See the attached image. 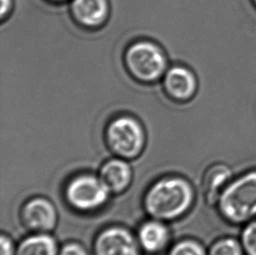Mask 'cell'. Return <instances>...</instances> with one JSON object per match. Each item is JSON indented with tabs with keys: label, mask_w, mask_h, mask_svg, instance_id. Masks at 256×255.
I'll list each match as a JSON object with an SVG mask.
<instances>
[{
	"label": "cell",
	"mask_w": 256,
	"mask_h": 255,
	"mask_svg": "<svg viewBox=\"0 0 256 255\" xmlns=\"http://www.w3.org/2000/svg\"><path fill=\"white\" fill-rule=\"evenodd\" d=\"M194 192L186 180L167 178L150 188L144 206L152 217L158 220H170L184 214L192 204Z\"/></svg>",
	"instance_id": "1"
},
{
	"label": "cell",
	"mask_w": 256,
	"mask_h": 255,
	"mask_svg": "<svg viewBox=\"0 0 256 255\" xmlns=\"http://www.w3.org/2000/svg\"><path fill=\"white\" fill-rule=\"evenodd\" d=\"M128 74L141 83H154L167 71V58L163 49L155 42L141 40L126 48L124 56Z\"/></svg>",
	"instance_id": "2"
},
{
	"label": "cell",
	"mask_w": 256,
	"mask_h": 255,
	"mask_svg": "<svg viewBox=\"0 0 256 255\" xmlns=\"http://www.w3.org/2000/svg\"><path fill=\"white\" fill-rule=\"evenodd\" d=\"M105 138L108 146L116 155L122 158H134L144 147L146 132L136 118L121 114L108 122Z\"/></svg>",
	"instance_id": "3"
},
{
	"label": "cell",
	"mask_w": 256,
	"mask_h": 255,
	"mask_svg": "<svg viewBox=\"0 0 256 255\" xmlns=\"http://www.w3.org/2000/svg\"><path fill=\"white\" fill-rule=\"evenodd\" d=\"M222 214L232 222H244L256 215V172L230 184L220 198Z\"/></svg>",
	"instance_id": "4"
},
{
	"label": "cell",
	"mask_w": 256,
	"mask_h": 255,
	"mask_svg": "<svg viewBox=\"0 0 256 255\" xmlns=\"http://www.w3.org/2000/svg\"><path fill=\"white\" fill-rule=\"evenodd\" d=\"M110 190L100 178L82 175L70 181L66 188V198L71 206L84 212L96 210L108 198Z\"/></svg>",
	"instance_id": "5"
},
{
	"label": "cell",
	"mask_w": 256,
	"mask_h": 255,
	"mask_svg": "<svg viewBox=\"0 0 256 255\" xmlns=\"http://www.w3.org/2000/svg\"><path fill=\"white\" fill-rule=\"evenodd\" d=\"M96 255H139L135 238L124 228H111L102 232L94 242Z\"/></svg>",
	"instance_id": "6"
},
{
	"label": "cell",
	"mask_w": 256,
	"mask_h": 255,
	"mask_svg": "<svg viewBox=\"0 0 256 255\" xmlns=\"http://www.w3.org/2000/svg\"><path fill=\"white\" fill-rule=\"evenodd\" d=\"M70 14L80 26L96 29L102 26L108 18V0H72Z\"/></svg>",
	"instance_id": "7"
},
{
	"label": "cell",
	"mask_w": 256,
	"mask_h": 255,
	"mask_svg": "<svg viewBox=\"0 0 256 255\" xmlns=\"http://www.w3.org/2000/svg\"><path fill=\"white\" fill-rule=\"evenodd\" d=\"M163 88L170 99L184 102L194 96L197 88V80L190 69L182 66H174L167 69L163 76Z\"/></svg>",
	"instance_id": "8"
},
{
	"label": "cell",
	"mask_w": 256,
	"mask_h": 255,
	"mask_svg": "<svg viewBox=\"0 0 256 255\" xmlns=\"http://www.w3.org/2000/svg\"><path fill=\"white\" fill-rule=\"evenodd\" d=\"M24 224L34 231H51L57 222V212L52 204L42 198L29 201L22 210Z\"/></svg>",
	"instance_id": "9"
},
{
	"label": "cell",
	"mask_w": 256,
	"mask_h": 255,
	"mask_svg": "<svg viewBox=\"0 0 256 255\" xmlns=\"http://www.w3.org/2000/svg\"><path fill=\"white\" fill-rule=\"evenodd\" d=\"M132 172L127 162L113 159L106 162L100 170V180L110 192H121L132 181Z\"/></svg>",
	"instance_id": "10"
},
{
	"label": "cell",
	"mask_w": 256,
	"mask_h": 255,
	"mask_svg": "<svg viewBox=\"0 0 256 255\" xmlns=\"http://www.w3.org/2000/svg\"><path fill=\"white\" fill-rule=\"evenodd\" d=\"M139 242L144 250L158 252L163 250L169 242V231L158 221H149L139 230Z\"/></svg>",
	"instance_id": "11"
},
{
	"label": "cell",
	"mask_w": 256,
	"mask_h": 255,
	"mask_svg": "<svg viewBox=\"0 0 256 255\" xmlns=\"http://www.w3.org/2000/svg\"><path fill=\"white\" fill-rule=\"evenodd\" d=\"M16 255H57V245L49 235H34L21 242Z\"/></svg>",
	"instance_id": "12"
},
{
	"label": "cell",
	"mask_w": 256,
	"mask_h": 255,
	"mask_svg": "<svg viewBox=\"0 0 256 255\" xmlns=\"http://www.w3.org/2000/svg\"><path fill=\"white\" fill-rule=\"evenodd\" d=\"M231 178V170L228 166H217L212 167L204 178V195L209 204H214L218 200L222 186Z\"/></svg>",
	"instance_id": "13"
},
{
	"label": "cell",
	"mask_w": 256,
	"mask_h": 255,
	"mask_svg": "<svg viewBox=\"0 0 256 255\" xmlns=\"http://www.w3.org/2000/svg\"><path fill=\"white\" fill-rule=\"evenodd\" d=\"M210 255H242V251L236 240L225 238L212 246Z\"/></svg>",
	"instance_id": "14"
},
{
	"label": "cell",
	"mask_w": 256,
	"mask_h": 255,
	"mask_svg": "<svg viewBox=\"0 0 256 255\" xmlns=\"http://www.w3.org/2000/svg\"><path fill=\"white\" fill-rule=\"evenodd\" d=\"M169 255H206L200 244L192 240H184L178 243L170 250Z\"/></svg>",
	"instance_id": "15"
},
{
	"label": "cell",
	"mask_w": 256,
	"mask_h": 255,
	"mask_svg": "<svg viewBox=\"0 0 256 255\" xmlns=\"http://www.w3.org/2000/svg\"><path fill=\"white\" fill-rule=\"evenodd\" d=\"M242 242L248 255H256V221L248 224L243 232Z\"/></svg>",
	"instance_id": "16"
},
{
	"label": "cell",
	"mask_w": 256,
	"mask_h": 255,
	"mask_svg": "<svg viewBox=\"0 0 256 255\" xmlns=\"http://www.w3.org/2000/svg\"><path fill=\"white\" fill-rule=\"evenodd\" d=\"M60 255H88V252L80 244L70 243L63 246Z\"/></svg>",
	"instance_id": "17"
},
{
	"label": "cell",
	"mask_w": 256,
	"mask_h": 255,
	"mask_svg": "<svg viewBox=\"0 0 256 255\" xmlns=\"http://www.w3.org/2000/svg\"><path fill=\"white\" fill-rule=\"evenodd\" d=\"M0 250H1V255H14V245L10 242V238L4 235L1 236Z\"/></svg>",
	"instance_id": "18"
},
{
	"label": "cell",
	"mask_w": 256,
	"mask_h": 255,
	"mask_svg": "<svg viewBox=\"0 0 256 255\" xmlns=\"http://www.w3.org/2000/svg\"><path fill=\"white\" fill-rule=\"evenodd\" d=\"M12 0H1V10H0V17L1 20L4 21L6 18L12 10Z\"/></svg>",
	"instance_id": "19"
},
{
	"label": "cell",
	"mask_w": 256,
	"mask_h": 255,
	"mask_svg": "<svg viewBox=\"0 0 256 255\" xmlns=\"http://www.w3.org/2000/svg\"><path fill=\"white\" fill-rule=\"evenodd\" d=\"M50 2H54V3H60V2H64L66 0H48Z\"/></svg>",
	"instance_id": "20"
},
{
	"label": "cell",
	"mask_w": 256,
	"mask_h": 255,
	"mask_svg": "<svg viewBox=\"0 0 256 255\" xmlns=\"http://www.w3.org/2000/svg\"></svg>",
	"instance_id": "21"
}]
</instances>
